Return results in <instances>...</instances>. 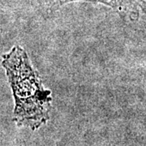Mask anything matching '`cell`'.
Here are the masks:
<instances>
[{
	"label": "cell",
	"instance_id": "obj_1",
	"mask_svg": "<svg viewBox=\"0 0 146 146\" xmlns=\"http://www.w3.org/2000/svg\"><path fill=\"white\" fill-rule=\"evenodd\" d=\"M2 66L15 101L14 118L18 124L36 128L46 123L51 105V92L44 89L26 51L14 46L2 58Z\"/></svg>",
	"mask_w": 146,
	"mask_h": 146
},
{
	"label": "cell",
	"instance_id": "obj_2",
	"mask_svg": "<svg viewBox=\"0 0 146 146\" xmlns=\"http://www.w3.org/2000/svg\"><path fill=\"white\" fill-rule=\"evenodd\" d=\"M77 1L104 4L113 8L114 10L123 13L131 11L133 7H135V3H134L135 0H54V2L59 6L65 5L69 3L77 2Z\"/></svg>",
	"mask_w": 146,
	"mask_h": 146
}]
</instances>
